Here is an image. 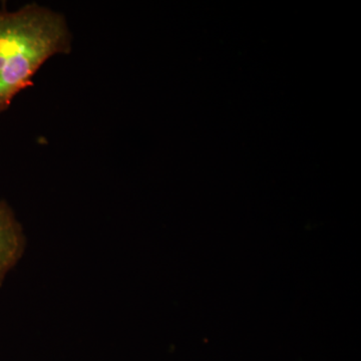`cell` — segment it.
I'll return each mask as SVG.
<instances>
[{"label":"cell","instance_id":"cell-1","mask_svg":"<svg viewBox=\"0 0 361 361\" xmlns=\"http://www.w3.org/2000/svg\"><path fill=\"white\" fill-rule=\"evenodd\" d=\"M73 35L63 14L42 4L0 9V114L21 90L32 85L49 59L68 54Z\"/></svg>","mask_w":361,"mask_h":361},{"label":"cell","instance_id":"cell-2","mask_svg":"<svg viewBox=\"0 0 361 361\" xmlns=\"http://www.w3.org/2000/svg\"><path fill=\"white\" fill-rule=\"evenodd\" d=\"M25 248L23 227L11 207L0 201V287Z\"/></svg>","mask_w":361,"mask_h":361}]
</instances>
